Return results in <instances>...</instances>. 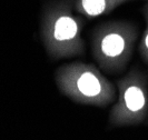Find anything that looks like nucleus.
<instances>
[{"mask_svg": "<svg viewBox=\"0 0 148 140\" xmlns=\"http://www.w3.org/2000/svg\"><path fill=\"white\" fill-rule=\"evenodd\" d=\"M75 12L73 0L50 1L44 7L40 36L45 50L52 60L85 53V41L82 37L84 20Z\"/></svg>", "mask_w": 148, "mask_h": 140, "instance_id": "nucleus-1", "label": "nucleus"}, {"mask_svg": "<svg viewBox=\"0 0 148 140\" xmlns=\"http://www.w3.org/2000/svg\"><path fill=\"white\" fill-rule=\"evenodd\" d=\"M55 81L64 96L82 104L106 107L116 96L110 81L96 67L86 62L61 66L56 71Z\"/></svg>", "mask_w": 148, "mask_h": 140, "instance_id": "nucleus-2", "label": "nucleus"}, {"mask_svg": "<svg viewBox=\"0 0 148 140\" xmlns=\"http://www.w3.org/2000/svg\"><path fill=\"white\" fill-rule=\"evenodd\" d=\"M136 39L137 28L130 22H105L91 33L92 56L104 71L121 72L133 56Z\"/></svg>", "mask_w": 148, "mask_h": 140, "instance_id": "nucleus-3", "label": "nucleus"}, {"mask_svg": "<svg viewBox=\"0 0 148 140\" xmlns=\"http://www.w3.org/2000/svg\"><path fill=\"white\" fill-rule=\"evenodd\" d=\"M118 101L109 113L111 127L140 125L148 118V78L133 68L117 82Z\"/></svg>", "mask_w": 148, "mask_h": 140, "instance_id": "nucleus-4", "label": "nucleus"}, {"mask_svg": "<svg viewBox=\"0 0 148 140\" xmlns=\"http://www.w3.org/2000/svg\"><path fill=\"white\" fill-rule=\"evenodd\" d=\"M128 1L130 0H73L76 14L88 19L110 14L112 10Z\"/></svg>", "mask_w": 148, "mask_h": 140, "instance_id": "nucleus-5", "label": "nucleus"}, {"mask_svg": "<svg viewBox=\"0 0 148 140\" xmlns=\"http://www.w3.org/2000/svg\"><path fill=\"white\" fill-rule=\"evenodd\" d=\"M143 15L146 20V28H145L140 44H139V53H140L141 59L148 66V3L143 9Z\"/></svg>", "mask_w": 148, "mask_h": 140, "instance_id": "nucleus-6", "label": "nucleus"}]
</instances>
